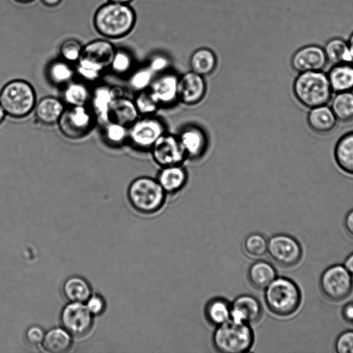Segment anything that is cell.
<instances>
[{
	"instance_id": "cell-1",
	"label": "cell",
	"mask_w": 353,
	"mask_h": 353,
	"mask_svg": "<svg viewBox=\"0 0 353 353\" xmlns=\"http://www.w3.org/2000/svg\"><path fill=\"white\" fill-rule=\"evenodd\" d=\"M134 23V12L125 3L108 1L99 8L94 16L96 30L110 39L125 36L132 30Z\"/></svg>"
},
{
	"instance_id": "cell-2",
	"label": "cell",
	"mask_w": 353,
	"mask_h": 353,
	"mask_svg": "<svg viewBox=\"0 0 353 353\" xmlns=\"http://www.w3.org/2000/svg\"><path fill=\"white\" fill-rule=\"evenodd\" d=\"M292 92L298 102L309 109L328 104L333 96L327 73L323 70L299 73Z\"/></svg>"
},
{
	"instance_id": "cell-3",
	"label": "cell",
	"mask_w": 353,
	"mask_h": 353,
	"mask_svg": "<svg viewBox=\"0 0 353 353\" xmlns=\"http://www.w3.org/2000/svg\"><path fill=\"white\" fill-rule=\"evenodd\" d=\"M114 45L105 39H97L83 46L77 62V71L84 79L95 81L110 68L115 53Z\"/></svg>"
},
{
	"instance_id": "cell-4",
	"label": "cell",
	"mask_w": 353,
	"mask_h": 353,
	"mask_svg": "<svg viewBox=\"0 0 353 353\" xmlns=\"http://www.w3.org/2000/svg\"><path fill=\"white\" fill-rule=\"evenodd\" d=\"M127 195L134 210L144 214H150L162 208L167 193L157 179L143 176L134 179L130 183Z\"/></svg>"
},
{
	"instance_id": "cell-5",
	"label": "cell",
	"mask_w": 353,
	"mask_h": 353,
	"mask_svg": "<svg viewBox=\"0 0 353 353\" xmlns=\"http://www.w3.org/2000/svg\"><path fill=\"white\" fill-rule=\"evenodd\" d=\"M254 340L250 324L229 319L216 326L212 334V344L216 351L223 353L248 352Z\"/></svg>"
},
{
	"instance_id": "cell-6",
	"label": "cell",
	"mask_w": 353,
	"mask_h": 353,
	"mask_svg": "<svg viewBox=\"0 0 353 353\" xmlns=\"http://www.w3.org/2000/svg\"><path fill=\"white\" fill-rule=\"evenodd\" d=\"M37 96L32 85L23 79L6 83L0 90V104L6 115L21 119L35 108Z\"/></svg>"
},
{
	"instance_id": "cell-7",
	"label": "cell",
	"mask_w": 353,
	"mask_h": 353,
	"mask_svg": "<svg viewBox=\"0 0 353 353\" xmlns=\"http://www.w3.org/2000/svg\"><path fill=\"white\" fill-rule=\"evenodd\" d=\"M264 299L268 309L274 314L288 316L294 313L301 301L297 285L286 277H276L265 288Z\"/></svg>"
},
{
	"instance_id": "cell-8",
	"label": "cell",
	"mask_w": 353,
	"mask_h": 353,
	"mask_svg": "<svg viewBox=\"0 0 353 353\" xmlns=\"http://www.w3.org/2000/svg\"><path fill=\"white\" fill-rule=\"evenodd\" d=\"M95 121V115L85 105H70L65 108L57 124L65 137L76 140L88 135L94 128Z\"/></svg>"
},
{
	"instance_id": "cell-9",
	"label": "cell",
	"mask_w": 353,
	"mask_h": 353,
	"mask_svg": "<svg viewBox=\"0 0 353 353\" xmlns=\"http://www.w3.org/2000/svg\"><path fill=\"white\" fill-rule=\"evenodd\" d=\"M165 132V126L161 119L153 115L141 116L128 127V141L137 150H150Z\"/></svg>"
},
{
	"instance_id": "cell-10",
	"label": "cell",
	"mask_w": 353,
	"mask_h": 353,
	"mask_svg": "<svg viewBox=\"0 0 353 353\" xmlns=\"http://www.w3.org/2000/svg\"><path fill=\"white\" fill-rule=\"evenodd\" d=\"M320 288L328 300L334 302L342 301L348 297L352 291V276L344 265H332L322 273Z\"/></svg>"
},
{
	"instance_id": "cell-11",
	"label": "cell",
	"mask_w": 353,
	"mask_h": 353,
	"mask_svg": "<svg viewBox=\"0 0 353 353\" xmlns=\"http://www.w3.org/2000/svg\"><path fill=\"white\" fill-rule=\"evenodd\" d=\"M93 319L94 316L85 303L68 302L60 314L62 327L76 337H82L90 332L93 325Z\"/></svg>"
},
{
	"instance_id": "cell-12",
	"label": "cell",
	"mask_w": 353,
	"mask_h": 353,
	"mask_svg": "<svg viewBox=\"0 0 353 353\" xmlns=\"http://www.w3.org/2000/svg\"><path fill=\"white\" fill-rule=\"evenodd\" d=\"M268 252L279 265L290 268L296 265L302 256V248L292 236L278 234L268 241Z\"/></svg>"
},
{
	"instance_id": "cell-13",
	"label": "cell",
	"mask_w": 353,
	"mask_h": 353,
	"mask_svg": "<svg viewBox=\"0 0 353 353\" xmlns=\"http://www.w3.org/2000/svg\"><path fill=\"white\" fill-rule=\"evenodd\" d=\"M150 151L153 161L161 168L182 165L187 159L178 136L167 132L156 141Z\"/></svg>"
},
{
	"instance_id": "cell-14",
	"label": "cell",
	"mask_w": 353,
	"mask_h": 353,
	"mask_svg": "<svg viewBox=\"0 0 353 353\" xmlns=\"http://www.w3.org/2000/svg\"><path fill=\"white\" fill-rule=\"evenodd\" d=\"M328 63L323 48L317 44H308L296 50L292 54L290 64L298 72L323 70Z\"/></svg>"
},
{
	"instance_id": "cell-15",
	"label": "cell",
	"mask_w": 353,
	"mask_h": 353,
	"mask_svg": "<svg viewBox=\"0 0 353 353\" xmlns=\"http://www.w3.org/2000/svg\"><path fill=\"white\" fill-rule=\"evenodd\" d=\"M207 90L204 77L192 71L179 77L178 101L186 105H194L200 103Z\"/></svg>"
},
{
	"instance_id": "cell-16",
	"label": "cell",
	"mask_w": 353,
	"mask_h": 353,
	"mask_svg": "<svg viewBox=\"0 0 353 353\" xmlns=\"http://www.w3.org/2000/svg\"><path fill=\"white\" fill-rule=\"evenodd\" d=\"M177 75L170 72H163L154 77L148 90L160 107H168L178 101Z\"/></svg>"
},
{
	"instance_id": "cell-17",
	"label": "cell",
	"mask_w": 353,
	"mask_h": 353,
	"mask_svg": "<svg viewBox=\"0 0 353 353\" xmlns=\"http://www.w3.org/2000/svg\"><path fill=\"white\" fill-rule=\"evenodd\" d=\"M263 310L260 301L251 294H241L231 303L230 319L251 324L259 321Z\"/></svg>"
},
{
	"instance_id": "cell-18",
	"label": "cell",
	"mask_w": 353,
	"mask_h": 353,
	"mask_svg": "<svg viewBox=\"0 0 353 353\" xmlns=\"http://www.w3.org/2000/svg\"><path fill=\"white\" fill-rule=\"evenodd\" d=\"M177 136L187 159H197L205 152L208 141L201 128L196 126H188Z\"/></svg>"
},
{
	"instance_id": "cell-19",
	"label": "cell",
	"mask_w": 353,
	"mask_h": 353,
	"mask_svg": "<svg viewBox=\"0 0 353 353\" xmlns=\"http://www.w3.org/2000/svg\"><path fill=\"white\" fill-rule=\"evenodd\" d=\"M306 120L310 129L319 135L332 132L338 121L331 108L327 105L310 108Z\"/></svg>"
},
{
	"instance_id": "cell-20",
	"label": "cell",
	"mask_w": 353,
	"mask_h": 353,
	"mask_svg": "<svg viewBox=\"0 0 353 353\" xmlns=\"http://www.w3.org/2000/svg\"><path fill=\"white\" fill-rule=\"evenodd\" d=\"M139 116L134 100L119 96L114 97L110 104L108 121L116 122L128 128Z\"/></svg>"
},
{
	"instance_id": "cell-21",
	"label": "cell",
	"mask_w": 353,
	"mask_h": 353,
	"mask_svg": "<svg viewBox=\"0 0 353 353\" xmlns=\"http://www.w3.org/2000/svg\"><path fill=\"white\" fill-rule=\"evenodd\" d=\"M188 174L182 165L161 168L157 180L167 194H174L185 185Z\"/></svg>"
},
{
	"instance_id": "cell-22",
	"label": "cell",
	"mask_w": 353,
	"mask_h": 353,
	"mask_svg": "<svg viewBox=\"0 0 353 353\" xmlns=\"http://www.w3.org/2000/svg\"><path fill=\"white\" fill-rule=\"evenodd\" d=\"M64 110V105L59 99L48 96L43 97L36 103L35 117L44 125H54L57 123Z\"/></svg>"
},
{
	"instance_id": "cell-23",
	"label": "cell",
	"mask_w": 353,
	"mask_h": 353,
	"mask_svg": "<svg viewBox=\"0 0 353 353\" xmlns=\"http://www.w3.org/2000/svg\"><path fill=\"white\" fill-rule=\"evenodd\" d=\"M327 76L333 92L353 91V63L334 64Z\"/></svg>"
},
{
	"instance_id": "cell-24",
	"label": "cell",
	"mask_w": 353,
	"mask_h": 353,
	"mask_svg": "<svg viewBox=\"0 0 353 353\" xmlns=\"http://www.w3.org/2000/svg\"><path fill=\"white\" fill-rule=\"evenodd\" d=\"M334 161L344 173L353 176V131L343 134L334 149Z\"/></svg>"
},
{
	"instance_id": "cell-25",
	"label": "cell",
	"mask_w": 353,
	"mask_h": 353,
	"mask_svg": "<svg viewBox=\"0 0 353 353\" xmlns=\"http://www.w3.org/2000/svg\"><path fill=\"white\" fill-rule=\"evenodd\" d=\"M116 95L113 89L101 85L95 88L90 97L91 110L96 118L103 123L108 122L110 104Z\"/></svg>"
},
{
	"instance_id": "cell-26",
	"label": "cell",
	"mask_w": 353,
	"mask_h": 353,
	"mask_svg": "<svg viewBox=\"0 0 353 353\" xmlns=\"http://www.w3.org/2000/svg\"><path fill=\"white\" fill-rule=\"evenodd\" d=\"M72 335L63 327L51 328L45 333L41 342L43 349L50 353H63L72 347Z\"/></svg>"
},
{
	"instance_id": "cell-27",
	"label": "cell",
	"mask_w": 353,
	"mask_h": 353,
	"mask_svg": "<svg viewBox=\"0 0 353 353\" xmlns=\"http://www.w3.org/2000/svg\"><path fill=\"white\" fill-rule=\"evenodd\" d=\"M62 293L68 302L85 303L92 294V288L84 278L71 276L63 282Z\"/></svg>"
},
{
	"instance_id": "cell-28",
	"label": "cell",
	"mask_w": 353,
	"mask_h": 353,
	"mask_svg": "<svg viewBox=\"0 0 353 353\" xmlns=\"http://www.w3.org/2000/svg\"><path fill=\"white\" fill-rule=\"evenodd\" d=\"M248 276L254 288L265 289L276 277V271L268 261L258 260L250 265Z\"/></svg>"
},
{
	"instance_id": "cell-29",
	"label": "cell",
	"mask_w": 353,
	"mask_h": 353,
	"mask_svg": "<svg viewBox=\"0 0 353 353\" xmlns=\"http://www.w3.org/2000/svg\"><path fill=\"white\" fill-rule=\"evenodd\" d=\"M328 63L332 65L353 63V59L347 39L336 37L328 39L323 47Z\"/></svg>"
},
{
	"instance_id": "cell-30",
	"label": "cell",
	"mask_w": 353,
	"mask_h": 353,
	"mask_svg": "<svg viewBox=\"0 0 353 353\" xmlns=\"http://www.w3.org/2000/svg\"><path fill=\"white\" fill-rule=\"evenodd\" d=\"M207 321L213 325H219L230 319L231 303L221 297L211 299L204 310Z\"/></svg>"
},
{
	"instance_id": "cell-31",
	"label": "cell",
	"mask_w": 353,
	"mask_h": 353,
	"mask_svg": "<svg viewBox=\"0 0 353 353\" xmlns=\"http://www.w3.org/2000/svg\"><path fill=\"white\" fill-rule=\"evenodd\" d=\"M330 108L338 121H353V91L336 93L330 101Z\"/></svg>"
},
{
	"instance_id": "cell-32",
	"label": "cell",
	"mask_w": 353,
	"mask_h": 353,
	"mask_svg": "<svg viewBox=\"0 0 353 353\" xmlns=\"http://www.w3.org/2000/svg\"><path fill=\"white\" fill-rule=\"evenodd\" d=\"M216 64V59L214 54L207 48L196 50L190 58L191 71L203 77L211 74Z\"/></svg>"
},
{
	"instance_id": "cell-33",
	"label": "cell",
	"mask_w": 353,
	"mask_h": 353,
	"mask_svg": "<svg viewBox=\"0 0 353 353\" xmlns=\"http://www.w3.org/2000/svg\"><path fill=\"white\" fill-rule=\"evenodd\" d=\"M48 77L50 81L55 85L68 84L74 74V70L70 63L63 59L55 60L48 68Z\"/></svg>"
},
{
	"instance_id": "cell-34",
	"label": "cell",
	"mask_w": 353,
	"mask_h": 353,
	"mask_svg": "<svg viewBox=\"0 0 353 353\" xmlns=\"http://www.w3.org/2000/svg\"><path fill=\"white\" fill-rule=\"evenodd\" d=\"M90 97L87 86L80 82L68 83L63 92V99L70 105H85Z\"/></svg>"
},
{
	"instance_id": "cell-35",
	"label": "cell",
	"mask_w": 353,
	"mask_h": 353,
	"mask_svg": "<svg viewBox=\"0 0 353 353\" xmlns=\"http://www.w3.org/2000/svg\"><path fill=\"white\" fill-rule=\"evenodd\" d=\"M105 124L103 134L108 144L118 146L128 141V127L112 121H108Z\"/></svg>"
},
{
	"instance_id": "cell-36",
	"label": "cell",
	"mask_w": 353,
	"mask_h": 353,
	"mask_svg": "<svg viewBox=\"0 0 353 353\" xmlns=\"http://www.w3.org/2000/svg\"><path fill=\"white\" fill-rule=\"evenodd\" d=\"M134 102L141 116L153 115L161 108L148 89L138 92Z\"/></svg>"
},
{
	"instance_id": "cell-37",
	"label": "cell",
	"mask_w": 353,
	"mask_h": 353,
	"mask_svg": "<svg viewBox=\"0 0 353 353\" xmlns=\"http://www.w3.org/2000/svg\"><path fill=\"white\" fill-rule=\"evenodd\" d=\"M244 248L251 256H261L268 252V240L260 233H251L245 239Z\"/></svg>"
},
{
	"instance_id": "cell-38",
	"label": "cell",
	"mask_w": 353,
	"mask_h": 353,
	"mask_svg": "<svg viewBox=\"0 0 353 353\" xmlns=\"http://www.w3.org/2000/svg\"><path fill=\"white\" fill-rule=\"evenodd\" d=\"M154 77V73L149 68H141L132 74L130 85L137 92L144 90L149 88Z\"/></svg>"
},
{
	"instance_id": "cell-39",
	"label": "cell",
	"mask_w": 353,
	"mask_h": 353,
	"mask_svg": "<svg viewBox=\"0 0 353 353\" xmlns=\"http://www.w3.org/2000/svg\"><path fill=\"white\" fill-rule=\"evenodd\" d=\"M83 46L76 39H68L60 46V55L65 61L69 63L77 62L81 54Z\"/></svg>"
},
{
	"instance_id": "cell-40",
	"label": "cell",
	"mask_w": 353,
	"mask_h": 353,
	"mask_svg": "<svg viewBox=\"0 0 353 353\" xmlns=\"http://www.w3.org/2000/svg\"><path fill=\"white\" fill-rule=\"evenodd\" d=\"M132 59L130 54L123 50H117L111 62L110 68L117 74L127 73L132 68Z\"/></svg>"
},
{
	"instance_id": "cell-41",
	"label": "cell",
	"mask_w": 353,
	"mask_h": 353,
	"mask_svg": "<svg viewBox=\"0 0 353 353\" xmlns=\"http://www.w3.org/2000/svg\"><path fill=\"white\" fill-rule=\"evenodd\" d=\"M335 350L338 353H353V330L343 332L337 337Z\"/></svg>"
},
{
	"instance_id": "cell-42",
	"label": "cell",
	"mask_w": 353,
	"mask_h": 353,
	"mask_svg": "<svg viewBox=\"0 0 353 353\" xmlns=\"http://www.w3.org/2000/svg\"><path fill=\"white\" fill-rule=\"evenodd\" d=\"M85 304L94 316L102 314L106 307L105 299L99 294H91Z\"/></svg>"
},
{
	"instance_id": "cell-43",
	"label": "cell",
	"mask_w": 353,
	"mask_h": 353,
	"mask_svg": "<svg viewBox=\"0 0 353 353\" xmlns=\"http://www.w3.org/2000/svg\"><path fill=\"white\" fill-rule=\"evenodd\" d=\"M45 333L41 327L35 325H31L25 332V339L29 344L37 345L43 341Z\"/></svg>"
},
{
	"instance_id": "cell-44",
	"label": "cell",
	"mask_w": 353,
	"mask_h": 353,
	"mask_svg": "<svg viewBox=\"0 0 353 353\" xmlns=\"http://www.w3.org/2000/svg\"><path fill=\"white\" fill-rule=\"evenodd\" d=\"M169 65V61L164 57L158 56L153 58L149 68L155 73H163Z\"/></svg>"
},
{
	"instance_id": "cell-45",
	"label": "cell",
	"mask_w": 353,
	"mask_h": 353,
	"mask_svg": "<svg viewBox=\"0 0 353 353\" xmlns=\"http://www.w3.org/2000/svg\"><path fill=\"white\" fill-rule=\"evenodd\" d=\"M342 316L346 321L353 323V303H348L344 305Z\"/></svg>"
},
{
	"instance_id": "cell-46",
	"label": "cell",
	"mask_w": 353,
	"mask_h": 353,
	"mask_svg": "<svg viewBox=\"0 0 353 353\" xmlns=\"http://www.w3.org/2000/svg\"><path fill=\"white\" fill-rule=\"evenodd\" d=\"M344 225L347 233L353 238V210L345 216Z\"/></svg>"
},
{
	"instance_id": "cell-47",
	"label": "cell",
	"mask_w": 353,
	"mask_h": 353,
	"mask_svg": "<svg viewBox=\"0 0 353 353\" xmlns=\"http://www.w3.org/2000/svg\"><path fill=\"white\" fill-rule=\"evenodd\" d=\"M344 266L350 274L353 276V253L347 257L344 263Z\"/></svg>"
},
{
	"instance_id": "cell-48",
	"label": "cell",
	"mask_w": 353,
	"mask_h": 353,
	"mask_svg": "<svg viewBox=\"0 0 353 353\" xmlns=\"http://www.w3.org/2000/svg\"><path fill=\"white\" fill-rule=\"evenodd\" d=\"M41 2L48 7H54L59 5L62 0H41Z\"/></svg>"
},
{
	"instance_id": "cell-49",
	"label": "cell",
	"mask_w": 353,
	"mask_h": 353,
	"mask_svg": "<svg viewBox=\"0 0 353 353\" xmlns=\"http://www.w3.org/2000/svg\"><path fill=\"white\" fill-rule=\"evenodd\" d=\"M347 40V42H348V44H349V46L350 48V51L352 53V59H353V31L351 32V34L349 36V38Z\"/></svg>"
},
{
	"instance_id": "cell-50",
	"label": "cell",
	"mask_w": 353,
	"mask_h": 353,
	"mask_svg": "<svg viewBox=\"0 0 353 353\" xmlns=\"http://www.w3.org/2000/svg\"><path fill=\"white\" fill-rule=\"evenodd\" d=\"M6 116V114L3 108H2L1 105L0 104V125L4 121Z\"/></svg>"
},
{
	"instance_id": "cell-51",
	"label": "cell",
	"mask_w": 353,
	"mask_h": 353,
	"mask_svg": "<svg viewBox=\"0 0 353 353\" xmlns=\"http://www.w3.org/2000/svg\"><path fill=\"white\" fill-rule=\"evenodd\" d=\"M132 0H108V1L114 2V3H125L128 4L129 2H130Z\"/></svg>"
},
{
	"instance_id": "cell-52",
	"label": "cell",
	"mask_w": 353,
	"mask_h": 353,
	"mask_svg": "<svg viewBox=\"0 0 353 353\" xmlns=\"http://www.w3.org/2000/svg\"><path fill=\"white\" fill-rule=\"evenodd\" d=\"M15 1H17V2H19V3H26L31 2L33 0H15Z\"/></svg>"
}]
</instances>
